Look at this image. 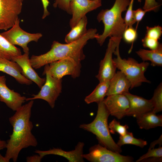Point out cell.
Returning a JSON list of instances; mask_svg holds the SVG:
<instances>
[{
	"label": "cell",
	"mask_w": 162,
	"mask_h": 162,
	"mask_svg": "<svg viewBox=\"0 0 162 162\" xmlns=\"http://www.w3.org/2000/svg\"><path fill=\"white\" fill-rule=\"evenodd\" d=\"M34 100L22 105L10 117L9 120L13 127V131L7 141L5 157L9 160L17 161L19 155L23 149L36 147V138L32 133L33 126L30 120Z\"/></svg>",
	"instance_id": "cell-1"
},
{
	"label": "cell",
	"mask_w": 162,
	"mask_h": 162,
	"mask_svg": "<svg viewBox=\"0 0 162 162\" xmlns=\"http://www.w3.org/2000/svg\"><path fill=\"white\" fill-rule=\"evenodd\" d=\"M96 28H90L81 38L73 42L61 44L54 41L50 50L39 56L33 55L30 58L32 67L38 69L45 65L66 58H70L78 63L85 58L83 48L88 40L95 38L98 34Z\"/></svg>",
	"instance_id": "cell-2"
},
{
	"label": "cell",
	"mask_w": 162,
	"mask_h": 162,
	"mask_svg": "<svg viewBox=\"0 0 162 162\" xmlns=\"http://www.w3.org/2000/svg\"><path fill=\"white\" fill-rule=\"evenodd\" d=\"M130 2V0H116L110 9L102 10L98 14L97 19L99 22L102 21L104 25L103 33L98 34L95 38L100 46L109 37L122 38L126 27L122 14L127 10Z\"/></svg>",
	"instance_id": "cell-3"
},
{
	"label": "cell",
	"mask_w": 162,
	"mask_h": 162,
	"mask_svg": "<svg viewBox=\"0 0 162 162\" xmlns=\"http://www.w3.org/2000/svg\"><path fill=\"white\" fill-rule=\"evenodd\" d=\"M98 104L97 114L94 120L89 124H81L79 127L95 135L101 145L111 151L120 153L122 152L121 147L113 140L108 127L109 112L103 101Z\"/></svg>",
	"instance_id": "cell-4"
},
{
	"label": "cell",
	"mask_w": 162,
	"mask_h": 162,
	"mask_svg": "<svg viewBox=\"0 0 162 162\" xmlns=\"http://www.w3.org/2000/svg\"><path fill=\"white\" fill-rule=\"evenodd\" d=\"M117 56L113 60L117 68L126 76L131 84L130 89L140 86L142 82L150 83L147 79L144 73L148 67L149 63L147 62L139 63L135 59L129 58L127 59H122L119 52V46H117L113 53Z\"/></svg>",
	"instance_id": "cell-5"
},
{
	"label": "cell",
	"mask_w": 162,
	"mask_h": 162,
	"mask_svg": "<svg viewBox=\"0 0 162 162\" xmlns=\"http://www.w3.org/2000/svg\"><path fill=\"white\" fill-rule=\"evenodd\" d=\"M43 73L49 74L52 77L62 79L65 76L69 75L74 79L80 74L81 64L70 58H66L51 62L44 66Z\"/></svg>",
	"instance_id": "cell-6"
},
{
	"label": "cell",
	"mask_w": 162,
	"mask_h": 162,
	"mask_svg": "<svg viewBox=\"0 0 162 162\" xmlns=\"http://www.w3.org/2000/svg\"><path fill=\"white\" fill-rule=\"evenodd\" d=\"M0 34L12 45L21 47L24 53L29 52L28 43L32 41L37 42L42 36L41 33H31L22 29L20 26L19 18L10 30Z\"/></svg>",
	"instance_id": "cell-7"
},
{
	"label": "cell",
	"mask_w": 162,
	"mask_h": 162,
	"mask_svg": "<svg viewBox=\"0 0 162 162\" xmlns=\"http://www.w3.org/2000/svg\"><path fill=\"white\" fill-rule=\"evenodd\" d=\"M45 82L38 93L33 97L26 98V101L40 99L46 101L52 108L55 106V102L62 92V80L54 78L46 73Z\"/></svg>",
	"instance_id": "cell-8"
},
{
	"label": "cell",
	"mask_w": 162,
	"mask_h": 162,
	"mask_svg": "<svg viewBox=\"0 0 162 162\" xmlns=\"http://www.w3.org/2000/svg\"><path fill=\"white\" fill-rule=\"evenodd\" d=\"M121 40L110 37L104 58L100 62L98 74L96 76L99 82L110 81L115 74L117 67L112 56L117 46L119 45Z\"/></svg>",
	"instance_id": "cell-9"
},
{
	"label": "cell",
	"mask_w": 162,
	"mask_h": 162,
	"mask_svg": "<svg viewBox=\"0 0 162 162\" xmlns=\"http://www.w3.org/2000/svg\"><path fill=\"white\" fill-rule=\"evenodd\" d=\"M83 157L91 162H132L134 158L124 156L111 151L100 144H96L89 149L88 154H83Z\"/></svg>",
	"instance_id": "cell-10"
},
{
	"label": "cell",
	"mask_w": 162,
	"mask_h": 162,
	"mask_svg": "<svg viewBox=\"0 0 162 162\" xmlns=\"http://www.w3.org/2000/svg\"><path fill=\"white\" fill-rule=\"evenodd\" d=\"M20 0H0V30L6 31L12 27L21 12Z\"/></svg>",
	"instance_id": "cell-11"
},
{
	"label": "cell",
	"mask_w": 162,
	"mask_h": 162,
	"mask_svg": "<svg viewBox=\"0 0 162 162\" xmlns=\"http://www.w3.org/2000/svg\"><path fill=\"white\" fill-rule=\"evenodd\" d=\"M102 5L101 0H71L70 7L72 18L69 22L71 28L88 12L96 9Z\"/></svg>",
	"instance_id": "cell-12"
},
{
	"label": "cell",
	"mask_w": 162,
	"mask_h": 162,
	"mask_svg": "<svg viewBox=\"0 0 162 162\" xmlns=\"http://www.w3.org/2000/svg\"><path fill=\"white\" fill-rule=\"evenodd\" d=\"M110 115L120 119L127 115L130 107L128 99L124 94H113L108 96L104 99Z\"/></svg>",
	"instance_id": "cell-13"
},
{
	"label": "cell",
	"mask_w": 162,
	"mask_h": 162,
	"mask_svg": "<svg viewBox=\"0 0 162 162\" xmlns=\"http://www.w3.org/2000/svg\"><path fill=\"white\" fill-rule=\"evenodd\" d=\"M5 76H0V101L13 111H16L26 101V98L8 88Z\"/></svg>",
	"instance_id": "cell-14"
},
{
	"label": "cell",
	"mask_w": 162,
	"mask_h": 162,
	"mask_svg": "<svg viewBox=\"0 0 162 162\" xmlns=\"http://www.w3.org/2000/svg\"><path fill=\"white\" fill-rule=\"evenodd\" d=\"M84 143L79 142L75 149L69 151H64L61 148H53L47 151L36 150L34 152L42 157L49 154H54L62 156L66 158L69 162H84L83 157V148Z\"/></svg>",
	"instance_id": "cell-15"
},
{
	"label": "cell",
	"mask_w": 162,
	"mask_h": 162,
	"mask_svg": "<svg viewBox=\"0 0 162 162\" xmlns=\"http://www.w3.org/2000/svg\"><path fill=\"white\" fill-rule=\"evenodd\" d=\"M29 52L13 57L12 61L17 63L21 67L22 74L27 78L35 83L41 88L44 83L46 79L40 77L32 66L29 57Z\"/></svg>",
	"instance_id": "cell-16"
},
{
	"label": "cell",
	"mask_w": 162,
	"mask_h": 162,
	"mask_svg": "<svg viewBox=\"0 0 162 162\" xmlns=\"http://www.w3.org/2000/svg\"><path fill=\"white\" fill-rule=\"evenodd\" d=\"M129 100L130 107L127 116L136 117L152 111L153 106L150 100L134 95L129 92L124 94Z\"/></svg>",
	"instance_id": "cell-17"
},
{
	"label": "cell",
	"mask_w": 162,
	"mask_h": 162,
	"mask_svg": "<svg viewBox=\"0 0 162 162\" xmlns=\"http://www.w3.org/2000/svg\"><path fill=\"white\" fill-rule=\"evenodd\" d=\"M0 71L14 77L19 83L29 85L32 82L23 74L22 69L16 62L6 58H0Z\"/></svg>",
	"instance_id": "cell-18"
},
{
	"label": "cell",
	"mask_w": 162,
	"mask_h": 162,
	"mask_svg": "<svg viewBox=\"0 0 162 162\" xmlns=\"http://www.w3.org/2000/svg\"><path fill=\"white\" fill-rule=\"evenodd\" d=\"M131 84L125 75L121 71H117L110 80L106 96L125 94L129 92Z\"/></svg>",
	"instance_id": "cell-19"
},
{
	"label": "cell",
	"mask_w": 162,
	"mask_h": 162,
	"mask_svg": "<svg viewBox=\"0 0 162 162\" xmlns=\"http://www.w3.org/2000/svg\"><path fill=\"white\" fill-rule=\"evenodd\" d=\"M137 123L141 129L149 130L158 127L162 126V115H156L150 111L136 117Z\"/></svg>",
	"instance_id": "cell-20"
},
{
	"label": "cell",
	"mask_w": 162,
	"mask_h": 162,
	"mask_svg": "<svg viewBox=\"0 0 162 162\" xmlns=\"http://www.w3.org/2000/svg\"><path fill=\"white\" fill-rule=\"evenodd\" d=\"M143 61H149L153 66H162V45L160 44L155 50H147L140 49L136 52Z\"/></svg>",
	"instance_id": "cell-21"
},
{
	"label": "cell",
	"mask_w": 162,
	"mask_h": 162,
	"mask_svg": "<svg viewBox=\"0 0 162 162\" xmlns=\"http://www.w3.org/2000/svg\"><path fill=\"white\" fill-rule=\"evenodd\" d=\"M88 22L86 16L82 17L66 35L65 41L67 43L75 41L82 37L86 33V26Z\"/></svg>",
	"instance_id": "cell-22"
},
{
	"label": "cell",
	"mask_w": 162,
	"mask_h": 162,
	"mask_svg": "<svg viewBox=\"0 0 162 162\" xmlns=\"http://www.w3.org/2000/svg\"><path fill=\"white\" fill-rule=\"evenodd\" d=\"M110 81L99 82L93 91L86 97L84 100L87 104L93 102L97 104L102 101L106 96Z\"/></svg>",
	"instance_id": "cell-23"
},
{
	"label": "cell",
	"mask_w": 162,
	"mask_h": 162,
	"mask_svg": "<svg viewBox=\"0 0 162 162\" xmlns=\"http://www.w3.org/2000/svg\"><path fill=\"white\" fill-rule=\"evenodd\" d=\"M21 55L20 49L10 44L0 33V58L11 60L13 57Z\"/></svg>",
	"instance_id": "cell-24"
},
{
	"label": "cell",
	"mask_w": 162,
	"mask_h": 162,
	"mask_svg": "<svg viewBox=\"0 0 162 162\" xmlns=\"http://www.w3.org/2000/svg\"><path fill=\"white\" fill-rule=\"evenodd\" d=\"M117 144L120 147L125 144H131L143 148L147 145V142L142 139L135 138L132 132L128 131L124 135L120 136Z\"/></svg>",
	"instance_id": "cell-25"
},
{
	"label": "cell",
	"mask_w": 162,
	"mask_h": 162,
	"mask_svg": "<svg viewBox=\"0 0 162 162\" xmlns=\"http://www.w3.org/2000/svg\"><path fill=\"white\" fill-rule=\"evenodd\" d=\"M153 106L152 111L155 113L162 110V84L161 83L154 91L153 97L150 99Z\"/></svg>",
	"instance_id": "cell-26"
},
{
	"label": "cell",
	"mask_w": 162,
	"mask_h": 162,
	"mask_svg": "<svg viewBox=\"0 0 162 162\" xmlns=\"http://www.w3.org/2000/svg\"><path fill=\"white\" fill-rule=\"evenodd\" d=\"M108 127L110 133L114 134L117 133L120 136L125 135L128 131L127 130L129 128L128 125H122L115 119L110 123Z\"/></svg>",
	"instance_id": "cell-27"
},
{
	"label": "cell",
	"mask_w": 162,
	"mask_h": 162,
	"mask_svg": "<svg viewBox=\"0 0 162 162\" xmlns=\"http://www.w3.org/2000/svg\"><path fill=\"white\" fill-rule=\"evenodd\" d=\"M137 37V33L136 29L132 27L127 28L124 31L122 35L124 41L126 43L133 44Z\"/></svg>",
	"instance_id": "cell-28"
},
{
	"label": "cell",
	"mask_w": 162,
	"mask_h": 162,
	"mask_svg": "<svg viewBox=\"0 0 162 162\" xmlns=\"http://www.w3.org/2000/svg\"><path fill=\"white\" fill-rule=\"evenodd\" d=\"M146 36L157 40L160 39L162 34V28L159 25L154 27L147 26Z\"/></svg>",
	"instance_id": "cell-29"
},
{
	"label": "cell",
	"mask_w": 162,
	"mask_h": 162,
	"mask_svg": "<svg viewBox=\"0 0 162 162\" xmlns=\"http://www.w3.org/2000/svg\"><path fill=\"white\" fill-rule=\"evenodd\" d=\"M151 157H162V147L159 146L158 148L148 149V152L141 156L136 162H141L143 160Z\"/></svg>",
	"instance_id": "cell-30"
},
{
	"label": "cell",
	"mask_w": 162,
	"mask_h": 162,
	"mask_svg": "<svg viewBox=\"0 0 162 162\" xmlns=\"http://www.w3.org/2000/svg\"><path fill=\"white\" fill-rule=\"evenodd\" d=\"M134 0H130L124 19L126 25V29L129 27H132L135 23L133 19V7Z\"/></svg>",
	"instance_id": "cell-31"
},
{
	"label": "cell",
	"mask_w": 162,
	"mask_h": 162,
	"mask_svg": "<svg viewBox=\"0 0 162 162\" xmlns=\"http://www.w3.org/2000/svg\"><path fill=\"white\" fill-rule=\"evenodd\" d=\"M142 42L144 47L148 48L150 50H155L157 49L160 44L158 40L146 36L142 39Z\"/></svg>",
	"instance_id": "cell-32"
},
{
	"label": "cell",
	"mask_w": 162,
	"mask_h": 162,
	"mask_svg": "<svg viewBox=\"0 0 162 162\" xmlns=\"http://www.w3.org/2000/svg\"><path fill=\"white\" fill-rule=\"evenodd\" d=\"M71 0H55L53 4V7L59 8L66 12L69 14H71L70 4Z\"/></svg>",
	"instance_id": "cell-33"
},
{
	"label": "cell",
	"mask_w": 162,
	"mask_h": 162,
	"mask_svg": "<svg viewBox=\"0 0 162 162\" xmlns=\"http://www.w3.org/2000/svg\"><path fill=\"white\" fill-rule=\"evenodd\" d=\"M160 5L156 0H145L143 9L147 12L151 11L156 12L158 9Z\"/></svg>",
	"instance_id": "cell-34"
},
{
	"label": "cell",
	"mask_w": 162,
	"mask_h": 162,
	"mask_svg": "<svg viewBox=\"0 0 162 162\" xmlns=\"http://www.w3.org/2000/svg\"><path fill=\"white\" fill-rule=\"evenodd\" d=\"M147 12L146 10L139 8L136 10H133V19L134 23L137 22V25L136 28L139 22L142 20L146 13Z\"/></svg>",
	"instance_id": "cell-35"
},
{
	"label": "cell",
	"mask_w": 162,
	"mask_h": 162,
	"mask_svg": "<svg viewBox=\"0 0 162 162\" xmlns=\"http://www.w3.org/2000/svg\"><path fill=\"white\" fill-rule=\"evenodd\" d=\"M41 1L44 8L43 14L42 18V19H44L50 14L47 9L50 2L48 0H41Z\"/></svg>",
	"instance_id": "cell-36"
},
{
	"label": "cell",
	"mask_w": 162,
	"mask_h": 162,
	"mask_svg": "<svg viewBox=\"0 0 162 162\" xmlns=\"http://www.w3.org/2000/svg\"><path fill=\"white\" fill-rule=\"evenodd\" d=\"M43 158L39 154H35L27 156L26 158L27 162H40Z\"/></svg>",
	"instance_id": "cell-37"
},
{
	"label": "cell",
	"mask_w": 162,
	"mask_h": 162,
	"mask_svg": "<svg viewBox=\"0 0 162 162\" xmlns=\"http://www.w3.org/2000/svg\"><path fill=\"white\" fill-rule=\"evenodd\" d=\"M162 144V135H161L158 139L155 140L151 143L148 149H151L154 148L155 146L158 144H159V146H161Z\"/></svg>",
	"instance_id": "cell-38"
},
{
	"label": "cell",
	"mask_w": 162,
	"mask_h": 162,
	"mask_svg": "<svg viewBox=\"0 0 162 162\" xmlns=\"http://www.w3.org/2000/svg\"><path fill=\"white\" fill-rule=\"evenodd\" d=\"M145 159L141 162H162V157H151Z\"/></svg>",
	"instance_id": "cell-39"
},
{
	"label": "cell",
	"mask_w": 162,
	"mask_h": 162,
	"mask_svg": "<svg viewBox=\"0 0 162 162\" xmlns=\"http://www.w3.org/2000/svg\"><path fill=\"white\" fill-rule=\"evenodd\" d=\"M7 141L2 140L0 138V151L6 148Z\"/></svg>",
	"instance_id": "cell-40"
},
{
	"label": "cell",
	"mask_w": 162,
	"mask_h": 162,
	"mask_svg": "<svg viewBox=\"0 0 162 162\" xmlns=\"http://www.w3.org/2000/svg\"><path fill=\"white\" fill-rule=\"evenodd\" d=\"M9 161L5 156H3L0 153V162H9Z\"/></svg>",
	"instance_id": "cell-41"
},
{
	"label": "cell",
	"mask_w": 162,
	"mask_h": 162,
	"mask_svg": "<svg viewBox=\"0 0 162 162\" xmlns=\"http://www.w3.org/2000/svg\"><path fill=\"white\" fill-rule=\"evenodd\" d=\"M91 0V1H94L96 0Z\"/></svg>",
	"instance_id": "cell-42"
},
{
	"label": "cell",
	"mask_w": 162,
	"mask_h": 162,
	"mask_svg": "<svg viewBox=\"0 0 162 162\" xmlns=\"http://www.w3.org/2000/svg\"><path fill=\"white\" fill-rule=\"evenodd\" d=\"M22 2H23V0H20Z\"/></svg>",
	"instance_id": "cell-43"
}]
</instances>
